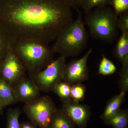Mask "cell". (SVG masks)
<instances>
[{"mask_svg":"<svg viewBox=\"0 0 128 128\" xmlns=\"http://www.w3.org/2000/svg\"><path fill=\"white\" fill-rule=\"evenodd\" d=\"M4 104L0 99V114H2L3 112V108L4 107Z\"/></svg>","mask_w":128,"mask_h":128,"instance_id":"4316f807","label":"cell"},{"mask_svg":"<svg viewBox=\"0 0 128 128\" xmlns=\"http://www.w3.org/2000/svg\"><path fill=\"white\" fill-rule=\"evenodd\" d=\"M111 3L117 16L128 12V0H112Z\"/></svg>","mask_w":128,"mask_h":128,"instance_id":"603a6c76","label":"cell"},{"mask_svg":"<svg viewBox=\"0 0 128 128\" xmlns=\"http://www.w3.org/2000/svg\"><path fill=\"white\" fill-rule=\"evenodd\" d=\"M62 109L78 128H86L90 115L88 106L71 100L63 103Z\"/></svg>","mask_w":128,"mask_h":128,"instance_id":"9c48e42d","label":"cell"},{"mask_svg":"<svg viewBox=\"0 0 128 128\" xmlns=\"http://www.w3.org/2000/svg\"><path fill=\"white\" fill-rule=\"evenodd\" d=\"M76 19L62 30L52 47L54 53L67 58L79 55L86 48L88 32L85 27L82 12Z\"/></svg>","mask_w":128,"mask_h":128,"instance_id":"3957f363","label":"cell"},{"mask_svg":"<svg viewBox=\"0 0 128 128\" xmlns=\"http://www.w3.org/2000/svg\"><path fill=\"white\" fill-rule=\"evenodd\" d=\"M71 8H73L76 10L77 12L80 11V7L79 0H62Z\"/></svg>","mask_w":128,"mask_h":128,"instance_id":"d4e9b609","label":"cell"},{"mask_svg":"<svg viewBox=\"0 0 128 128\" xmlns=\"http://www.w3.org/2000/svg\"><path fill=\"white\" fill-rule=\"evenodd\" d=\"M117 68L114 64L110 60L102 56L98 68V73L103 76H108L115 73Z\"/></svg>","mask_w":128,"mask_h":128,"instance_id":"ac0fdd59","label":"cell"},{"mask_svg":"<svg viewBox=\"0 0 128 128\" xmlns=\"http://www.w3.org/2000/svg\"><path fill=\"white\" fill-rule=\"evenodd\" d=\"M14 41L0 23V65Z\"/></svg>","mask_w":128,"mask_h":128,"instance_id":"9a60e30c","label":"cell"},{"mask_svg":"<svg viewBox=\"0 0 128 128\" xmlns=\"http://www.w3.org/2000/svg\"><path fill=\"white\" fill-rule=\"evenodd\" d=\"M12 46L0 65V78L13 86L25 76L26 70Z\"/></svg>","mask_w":128,"mask_h":128,"instance_id":"52a82bcc","label":"cell"},{"mask_svg":"<svg viewBox=\"0 0 128 128\" xmlns=\"http://www.w3.org/2000/svg\"><path fill=\"white\" fill-rule=\"evenodd\" d=\"M92 52V48H89L83 57L74 60L66 64L64 68L63 80L72 85L82 83L89 78L87 66L88 58Z\"/></svg>","mask_w":128,"mask_h":128,"instance_id":"ba28073f","label":"cell"},{"mask_svg":"<svg viewBox=\"0 0 128 128\" xmlns=\"http://www.w3.org/2000/svg\"><path fill=\"white\" fill-rule=\"evenodd\" d=\"M12 48L30 76L45 68L54 60L55 54L49 44L32 40H15Z\"/></svg>","mask_w":128,"mask_h":128,"instance_id":"7a4b0ae2","label":"cell"},{"mask_svg":"<svg viewBox=\"0 0 128 128\" xmlns=\"http://www.w3.org/2000/svg\"><path fill=\"white\" fill-rule=\"evenodd\" d=\"M86 88L82 83L73 84L71 86L70 96L72 100L79 103L84 98Z\"/></svg>","mask_w":128,"mask_h":128,"instance_id":"d6986e66","label":"cell"},{"mask_svg":"<svg viewBox=\"0 0 128 128\" xmlns=\"http://www.w3.org/2000/svg\"><path fill=\"white\" fill-rule=\"evenodd\" d=\"M118 85L121 91H128V66H122L120 73Z\"/></svg>","mask_w":128,"mask_h":128,"instance_id":"7402d4cb","label":"cell"},{"mask_svg":"<svg viewBox=\"0 0 128 128\" xmlns=\"http://www.w3.org/2000/svg\"><path fill=\"white\" fill-rule=\"evenodd\" d=\"M57 110L52 100L48 96H39L25 103L24 107V112L31 122L39 128H48Z\"/></svg>","mask_w":128,"mask_h":128,"instance_id":"5b68a950","label":"cell"},{"mask_svg":"<svg viewBox=\"0 0 128 128\" xmlns=\"http://www.w3.org/2000/svg\"><path fill=\"white\" fill-rule=\"evenodd\" d=\"M0 99L5 106L17 102L12 86L0 78Z\"/></svg>","mask_w":128,"mask_h":128,"instance_id":"5bb4252c","label":"cell"},{"mask_svg":"<svg viewBox=\"0 0 128 128\" xmlns=\"http://www.w3.org/2000/svg\"><path fill=\"white\" fill-rule=\"evenodd\" d=\"M126 92L121 91L120 93L110 99L100 118L107 124L108 121L121 109V106L124 100Z\"/></svg>","mask_w":128,"mask_h":128,"instance_id":"8fae6325","label":"cell"},{"mask_svg":"<svg viewBox=\"0 0 128 128\" xmlns=\"http://www.w3.org/2000/svg\"><path fill=\"white\" fill-rule=\"evenodd\" d=\"M75 126L62 109H57L51 118L48 128H75Z\"/></svg>","mask_w":128,"mask_h":128,"instance_id":"4fadbf2b","label":"cell"},{"mask_svg":"<svg viewBox=\"0 0 128 128\" xmlns=\"http://www.w3.org/2000/svg\"><path fill=\"white\" fill-rule=\"evenodd\" d=\"M66 58L60 56L43 70L30 76L40 91L45 92L52 91L56 85L63 80Z\"/></svg>","mask_w":128,"mask_h":128,"instance_id":"8992f818","label":"cell"},{"mask_svg":"<svg viewBox=\"0 0 128 128\" xmlns=\"http://www.w3.org/2000/svg\"><path fill=\"white\" fill-rule=\"evenodd\" d=\"M20 114L18 108L9 110L7 114V128H20L18 119Z\"/></svg>","mask_w":128,"mask_h":128,"instance_id":"44dd1931","label":"cell"},{"mask_svg":"<svg viewBox=\"0 0 128 128\" xmlns=\"http://www.w3.org/2000/svg\"><path fill=\"white\" fill-rule=\"evenodd\" d=\"M71 86L66 82H61L54 86L52 91L59 97L63 103L67 102L72 100Z\"/></svg>","mask_w":128,"mask_h":128,"instance_id":"e0dca14e","label":"cell"},{"mask_svg":"<svg viewBox=\"0 0 128 128\" xmlns=\"http://www.w3.org/2000/svg\"><path fill=\"white\" fill-rule=\"evenodd\" d=\"M118 21V29L122 32H128V12L119 15Z\"/></svg>","mask_w":128,"mask_h":128,"instance_id":"cb8c5ba5","label":"cell"},{"mask_svg":"<svg viewBox=\"0 0 128 128\" xmlns=\"http://www.w3.org/2000/svg\"><path fill=\"white\" fill-rule=\"evenodd\" d=\"M112 0H79L80 7L86 14L95 7L106 6L111 4Z\"/></svg>","mask_w":128,"mask_h":128,"instance_id":"ffe728a7","label":"cell"},{"mask_svg":"<svg viewBox=\"0 0 128 128\" xmlns=\"http://www.w3.org/2000/svg\"><path fill=\"white\" fill-rule=\"evenodd\" d=\"M86 14L84 24L89 28L92 37L108 44L117 39L118 17L112 9L106 6H99Z\"/></svg>","mask_w":128,"mask_h":128,"instance_id":"277c9868","label":"cell"},{"mask_svg":"<svg viewBox=\"0 0 128 128\" xmlns=\"http://www.w3.org/2000/svg\"><path fill=\"white\" fill-rule=\"evenodd\" d=\"M17 102L26 103L40 96V90L32 79L24 76L12 86Z\"/></svg>","mask_w":128,"mask_h":128,"instance_id":"30bf717a","label":"cell"},{"mask_svg":"<svg viewBox=\"0 0 128 128\" xmlns=\"http://www.w3.org/2000/svg\"><path fill=\"white\" fill-rule=\"evenodd\" d=\"M107 124L111 125L114 128H128V109H120Z\"/></svg>","mask_w":128,"mask_h":128,"instance_id":"2e32d148","label":"cell"},{"mask_svg":"<svg viewBox=\"0 0 128 128\" xmlns=\"http://www.w3.org/2000/svg\"><path fill=\"white\" fill-rule=\"evenodd\" d=\"M71 8L62 0H0V23L14 41L49 44L73 22Z\"/></svg>","mask_w":128,"mask_h":128,"instance_id":"6da1fadb","label":"cell"},{"mask_svg":"<svg viewBox=\"0 0 128 128\" xmlns=\"http://www.w3.org/2000/svg\"><path fill=\"white\" fill-rule=\"evenodd\" d=\"M114 54L122 66H128V32H122L114 50Z\"/></svg>","mask_w":128,"mask_h":128,"instance_id":"7c38bea8","label":"cell"},{"mask_svg":"<svg viewBox=\"0 0 128 128\" xmlns=\"http://www.w3.org/2000/svg\"><path fill=\"white\" fill-rule=\"evenodd\" d=\"M20 128H37L32 122H24L20 124Z\"/></svg>","mask_w":128,"mask_h":128,"instance_id":"484cf974","label":"cell"}]
</instances>
